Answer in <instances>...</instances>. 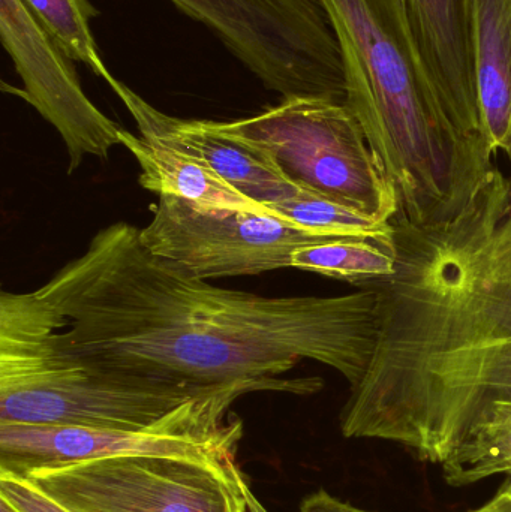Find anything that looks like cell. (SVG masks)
Masks as SVG:
<instances>
[{"label": "cell", "instance_id": "obj_23", "mask_svg": "<svg viewBox=\"0 0 511 512\" xmlns=\"http://www.w3.org/2000/svg\"><path fill=\"white\" fill-rule=\"evenodd\" d=\"M0 512H18L14 507L8 504V502L0 499Z\"/></svg>", "mask_w": 511, "mask_h": 512}, {"label": "cell", "instance_id": "obj_7", "mask_svg": "<svg viewBox=\"0 0 511 512\" xmlns=\"http://www.w3.org/2000/svg\"><path fill=\"white\" fill-rule=\"evenodd\" d=\"M287 393L269 382H236L195 397L140 430L0 423V474L21 477L36 469L119 456H204L239 450L243 421L231 414L240 397Z\"/></svg>", "mask_w": 511, "mask_h": 512}, {"label": "cell", "instance_id": "obj_13", "mask_svg": "<svg viewBox=\"0 0 511 512\" xmlns=\"http://www.w3.org/2000/svg\"><path fill=\"white\" fill-rule=\"evenodd\" d=\"M480 116L492 153L511 162V0H464Z\"/></svg>", "mask_w": 511, "mask_h": 512}, {"label": "cell", "instance_id": "obj_19", "mask_svg": "<svg viewBox=\"0 0 511 512\" xmlns=\"http://www.w3.org/2000/svg\"><path fill=\"white\" fill-rule=\"evenodd\" d=\"M299 512H369L353 507L347 502L333 498L326 490H318L312 495L306 496L300 505Z\"/></svg>", "mask_w": 511, "mask_h": 512}, {"label": "cell", "instance_id": "obj_12", "mask_svg": "<svg viewBox=\"0 0 511 512\" xmlns=\"http://www.w3.org/2000/svg\"><path fill=\"white\" fill-rule=\"evenodd\" d=\"M423 62L467 134L486 141L471 65L464 0H407Z\"/></svg>", "mask_w": 511, "mask_h": 512}, {"label": "cell", "instance_id": "obj_14", "mask_svg": "<svg viewBox=\"0 0 511 512\" xmlns=\"http://www.w3.org/2000/svg\"><path fill=\"white\" fill-rule=\"evenodd\" d=\"M120 146L137 159L141 188L158 197L180 198L207 210H243L273 215L269 207L255 203L225 182L203 159L176 149L161 138L152 135L137 137L122 129Z\"/></svg>", "mask_w": 511, "mask_h": 512}, {"label": "cell", "instance_id": "obj_18", "mask_svg": "<svg viewBox=\"0 0 511 512\" xmlns=\"http://www.w3.org/2000/svg\"><path fill=\"white\" fill-rule=\"evenodd\" d=\"M0 499L18 512H68L29 481L14 475L0 474Z\"/></svg>", "mask_w": 511, "mask_h": 512}, {"label": "cell", "instance_id": "obj_16", "mask_svg": "<svg viewBox=\"0 0 511 512\" xmlns=\"http://www.w3.org/2000/svg\"><path fill=\"white\" fill-rule=\"evenodd\" d=\"M291 268L365 286L396 271L392 240L344 239L297 249Z\"/></svg>", "mask_w": 511, "mask_h": 512}, {"label": "cell", "instance_id": "obj_1", "mask_svg": "<svg viewBox=\"0 0 511 512\" xmlns=\"http://www.w3.org/2000/svg\"><path fill=\"white\" fill-rule=\"evenodd\" d=\"M36 294L65 318L66 348L95 369L129 378L222 387L269 382L296 396L320 378H284L302 360L365 378L378 340L377 294L264 297L195 279L114 222Z\"/></svg>", "mask_w": 511, "mask_h": 512}, {"label": "cell", "instance_id": "obj_9", "mask_svg": "<svg viewBox=\"0 0 511 512\" xmlns=\"http://www.w3.org/2000/svg\"><path fill=\"white\" fill-rule=\"evenodd\" d=\"M344 239L306 230L273 215L207 210L180 198L159 197L140 240L153 255L195 279L255 276L291 268L297 249Z\"/></svg>", "mask_w": 511, "mask_h": 512}, {"label": "cell", "instance_id": "obj_15", "mask_svg": "<svg viewBox=\"0 0 511 512\" xmlns=\"http://www.w3.org/2000/svg\"><path fill=\"white\" fill-rule=\"evenodd\" d=\"M453 487L470 486L497 474H511V399L492 403L470 435L443 463Z\"/></svg>", "mask_w": 511, "mask_h": 512}, {"label": "cell", "instance_id": "obj_5", "mask_svg": "<svg viewBox=\"0 0 511 512\" xmlns=\"http://www.w3.org/2000/svg\"><path fill=\"white\" fill-rule=\"evenodd\" d=\"M209 122L219 134L272 156L300 188L380 224H390L398 215L395 188L345 102L312 96L285 98L245 119Z\"/></svg>", "mask_w": 511, "mask_h": 512}, {"label": "cell", "instance_id": "obj_8", "mask_svg": "<svg viewBox=\"0 0 511 512\" xmlns=\"http://www.w3.org/2000/svg\"><path fill=\"white\" fill-rule=\"evenodd\" d=\"M236 454L107 457L20 478L68 512H213L243 492Z\"/></svg>", "mask_w": 511, "mask_h": 512}, {"label": "cell", "instance_id": "obj_4", "mask_svg": "<svg viewBox=\"0 0 511 512\" xmlns=\"http://www.w3.org/2000/svg\"><path fill=\"white\" fill-rule=\"evenodd\" d=\"M65 318L35 292L0 294V423L140 430L219 388L95 369L62 339ZM230 385V384H228Z\"/></svg>", "mask_w": 511, "mask_h": 512}, {"label": "cell", "instance_id": "obj_17", "mask_svg": "<svg viewBox=\"0 0 511 512\" xmlns=\"http://www.w3.org/2000/svg\"><path fill=\"white\" fill-rule=\"evenodd\" d=\"M39 23L56 38L72 60L84 63L105 81L111 77L98 51L90 21L99 12L89 0H23Z\"/></svg>", "mask_w": 511, "mask_h": 512}, {"label": "cell", "instance_id": "obj_6", "mask_svg": "<svg viewBox=\"0 0 511 512\" xmlns=\"http://www.w3.org/2000/svg\"><path fill=\"white\" fill-rule=\"evenodd\" d=\"M282 99H347L341 48L320 0H171Z\"/></svg>", "mask_w": 511, "mask_h": 512}, {"label": "cell", "instance_id": "obj_2", "mask_svg": "<svg viewBox=\"0 0 511 512\" xmlns=\"http://www.w3.org/2000/svg\"><path fill=\"white\" fill-rule=\"evenodd\" d=\"M392 228L396 271L365 285L377 348L342 435L443 465L492 403L511 399V177L495 167L450 221Z\"/></svg>", "mask_w": 511, "mask_h": 512}, {"label": "cell", "instance_id": "obj_20", "mask_svg": "<svg viewBox=\"0 0 511 512\" xmlns=\"http://www.w3.org/2000/svg\"><path fill=\"white\" fill-rule=\"evenodd\" d=\"M470 512H511V489L509 486H504L501 492L495 496L494 499L477 508V510Z\"/></svg>", "mask_w": 511, "mask_h": 512}, {"label": "cell", "instance_id": "obj_10", "mask_svg": "<svg viewBox=\"0 0 511 512\" xmlns=\"http://www.w3.org/2000/svg\"><path fill=\"white\" fill-rule=\"evenodd\" d=\"M0 39L23 81V96L62 137L68 174L86 156L107 161L120 128L87 98L72 57L39 23L23 0H0Z\"/></svg>", "mask_w": 511, "mask_h": 512}, {"label": "cell", "instance_id": "obj_22", "mask_svg": "<svg viewBox=\"0 0 511 512\" xmlns=\"http://www.w3.org/2000/svg\"><path fill=\"white\" fill-rule=\"evenodd\" d=\"M245 495L246 501H248L249 512H269L266 510V507L258 501L254 492H252L251 486H249V480L245 483Z\"/></svg>", "mask_w": 511, "mask_h": 512}, {"label": "cell", "instance_id": "obj_11", "mask_svg": "<svg viewBox=\"0 0 511 512\" xmlns=\"http://www.w3.org/2000/svg\"><path fill=\"white\" fill-rule=\"evenodd\" d=\"M107 83L137 123L140 135L161 138L170 146L203 159L225 182L255 203L267 207L303 191L282 173L272 156L251 144L219 134L209 120L168 116L113 75Z\"/></svg>", "mask_w": 511, "mask_h": 512}, {"label": "cell", "instance_id": "obj_3", "mask_svg": "<svg viewBox=\"0 0 511 512\" xmlns=\"http://www.w3.org/2000/svg\"><path fill=\"white\" fill-rule=\"evenodd\" d=\"M320 2L341 48L345 104L398 197L392 222L455 218L494 170V153L461 128L432 83L407 0Z\"/></svg>", "mask_w": 511, "mask_h": 512}, {"label": "cell", "instance_id": "obj_21", "mask_svg": "<svg viewBox=\"0 0 511 512\" xmlns=\"http://www.w3.org/2000/svg\"><path fill=\"white\" fill-rule=\"evenodd\" d=\"M246 481H248V478L243 481V492L240 493V495L234 496L227 504L222 505V507H219L218 510L213 512H249L248 501H246L245 495Z\"/></svg>", "mask_w": 511, "mask_h": 512}, {"label": "cell", "instance_id": "obj_24", "mask_svg": "<svg viewBox=\"0 0 511 512\" xmlns=\"http://www.w3.org/2000/svg\"><path fill=\"white\" fill-rule=\"evenodd\" d=\"M510 478H511V474H510ZM506 486H509L511 489V480H509V483H507Z\"/></svg>", "mask_w": 511, "mask_h": 512}]
</instances>
